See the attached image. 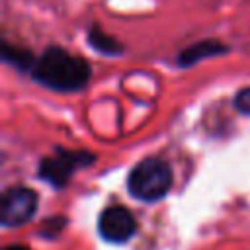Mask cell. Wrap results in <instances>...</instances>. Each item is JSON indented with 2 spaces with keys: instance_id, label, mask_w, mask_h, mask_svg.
I'll list each match as a JSON object with an SVG mask.
<instances>
[{
  "instance_id": "1",
  "label": "cell",
  "mask_w": 250,
  "mask_h": 250,
  "mask_svg": "<svg viewBox=\"0 0 250 250\" xmlns=\"http://www.w3.org/2000/svg\"><path fill=\"white\" fill-rule=\"evenodd\" d=\"M31 80L59 94H74L86 88L92 76L90 62L64 47L51 45L37 59L29 72Z\"/></svg>"
},
{
  "instance_id": "2",
  "label": "cell",
  "mask_w": 250,
  "mask_h": 250,
  "mask_svg": "<svg viewBox=\"0 0 250 250\" xmlns=\"http://www.w3.org/2000/svg\"><path fill=\"white\" fill-rule=\"evenodd\" d=\"M172 188V168L166 160L148 156L133 166L127 178L129 193L139 201H158Z\"/></svg>"
},
{
  "instance_id": "3",
  "label": "cell",
  "mask_w": 250,
  "mask_h": 250,
  "mask_svg": "<svg viewBox=\"0 0 250 250\" xmlns=\"http://www.w3.org/2000/svg\"><path fill=\"white\" fill-rule=\"evenodd\" d=\"M96 160V154L88 150H68V148H57L55 154L45 156L39 162V178L53 188L61 189L68 184L72 174L80 168L90 166Z\"/></svg>"
},
{
  "instance_id": "4",
  "label": "cell",
  "mask_w": 250,
  "mask_h": 250,
  "mask_svg": "<svg viewBox=\"0 0 250 250\" xmlns=\"http://www.w3.org/2000/svg\"><path fill=\"white\" fill-rule=\"evenodd\" d=\"M39 197L31 188L14 186L2 193L0 199V223L2 227H20L33 219Z\"/></svg>"
},
{
  "instance_id": "5",
  "label": "cell",
  "mask_w": 250,
  "mask_h": 250,
  "mask_svg": "<svg viewBox=\"0 0 250 250\" xmlns=\"http://www.w3.org/2000/svg\"><path fill=\"white\" fill-rule=\"evenodd\" d=\"M98 230L104 240L121 244V242H127L135 234L137 223L129 209H125L121 205H111L102 211V215L98 219Z\"/></svg>"
},
{
  "instance_id": "6",
  "label": "cell",
  "mask_w": 250,
  "mask_h": 250,
  "mask_svg": "<svg viewBox=\"0 0 250 250\" xmlns=\"http://www.w3.org/2000/svg\"><path fill=\"white\" fill-rule=\"evenodd\" d=\"M230 51V47L227 43H223L221 39H215V37H207V39H201V41H195L188 47H184L178 57H176V64L180 68H189L205 59H213V57H221V55H227Z\"/></svg>"
},
{
  "instance_id": "7",
  "label": "cell",
  "mask_w": 250,
  "mask_h": 250,
  "mask_svg": "<svg viewBox=\"0 0 250 250\" xmlns=\"http://www.w3.org/2000/svg\"><path fill=\"white\" fill-rule=\"evenodd\" d=\"M86 39H88V45L94 51H98L100 55H104V57H119L125 51L123 43H119L113 35H109L107 31H104L98 23H92L88 27Z\"/></svg>"
},
{
  "instance_id": "8",
  "label": "cell",
  "mask_w": 250,
  "mask_h": 250,
  "mask_svg": "<svg viewBox=\"0 0 250 250\" xmlns=\"http://www.w3.org/2000/svg\"><path fill=\"white\" fill-rule=\"evenodd\" d=\"M0 57H2V61H4L6 64L14 66V68L20 70V72H31V68H33V64H35V59H37L29 49L20 47V45H14V43H10L8 39L2 41Z\"/></svg>"
},
{
  "instance_id": "9",
  "label": "cell",
  "mask_w": 250,
  "mask_h": 250,
  "mask_svg": "<svg viewBox=\"0 0 250 250\" xmlns=\"http://www.w3.org/2000/svg\"><path fill=\"white\" fill-rule=\"evenodd\" d=\"M234 107L242 115H250V88H242L234 96Z\"/></svg>"
},
{
  "instance_id": "10",
  "label": "cell",
  "mask_w": 250,
  "mask_h": 250,
  "mask_svg": "<svg viewBox=\"0 0 250 250\" xmlns=\"http://www.w3.org/2000/svg\"><path fill=\"white\" fill-rule=\"evenodd\" d=\"M4 250H27L25 246H20V244H12V246H6Z\"/></svg>"
}]
</instances>
